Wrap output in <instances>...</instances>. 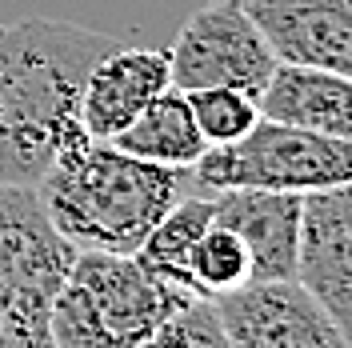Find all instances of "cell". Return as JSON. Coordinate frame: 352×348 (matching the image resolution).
<instances>
[{"label":"cell","instance_id":"11","mask_svg":"<svg viewBox=\"0 0 352 348\" xmlns=\"http://www.w3.org/2000/svg\"><path fill=\"white\" fill-rule=\"evenodd\" d=\"M305 193L280 188H224L212 193L217 220L228 224L252 252V276H296Z\"/></svg>","mask_w":352,"mask_h":348},{"label":"cell","instance_id":"16","mask_svg":"<svg viewBox=\"0 0 352 348\" xmlns=\"http://www.w3.org/2000/svg\"><path fill=\"white\" fill-rule=\"evenodd\" d=\"M188 105L208 144H236L261 124V96L244 88H192Z\"/></svg>","mask_w":352,"mask_h":348},{"label":"cell","instance_id":"4","mask_svg":"<svg viewBox=\"0 0 352 348\" xmlns=\"http://www.w3.org/2000/svg\"><path fill=\"white\" fill-rule=\"evenodd\" d=\"M352 180V140L312 129L280 124L261 116V124L236 144H208L192 164L200 193L224 188H280L316 193Z\"/></svg>","mask_w":352,"mask_h":348},{"label":"cell","instance_id":"17","mask_svg":"<svg viewBox=\"0 0 352 348\" xmlns=\"http://www.w3.org/2000/svg\"><path fill=\"white\" fill-rule=\"evenodd\" d=\"M156 348H212V345H228L224 325L212 296L200 292H184L173 305V312L164 316V325L156 328L153 336Z\"/></svg>","mask_w":352,"mask_h":348},{"label":"cell","instance_id":"15","mask_svg":"<svg viewBox=\"0 0 352 348\" xmlns=\"http://www.w3.org/2000/svg\"><path fill=\"white\" fill-rule=\"evenodd\" d=\"M252 281V252L228 224L212 220L192 248V288L200 296H224Z\"/></svg>","mask_w":352,"mask_h":348},{"label":"cell","instance_id":"2","mask_svg":"<svg viewBox=\"0 0 352 348\" xmlns=\"http://www.w3.org/2000/svg\"><path fill=\"white\" fill-rule=\"evenodd\" d=\"M184 184H192V168L132 156L112 140H88L36 188L56 228L76 248L140 252L156 220L184 196Z\"/></svg>","mask_w":352,"mask_h":348},{"label":"cell","instance_id":"6","mask_svg":"<svg viewBox=\"0 0 352 348\" xmlns=\"http://www.w3.org/2000/svg\"><path fill=\"white\" fill-rule=\"evenodd\" d=\"M80 248L56 228L36 184L0 180V288L52 308Z\"/></svg>","mask_w":352,"mask_h":348},{"label":"cell","instance_id":"3","mask_svg":"<svg viewBox=\"0 0 352 348\" xmlns=\"http://www.w3.org/2000/svg\"><path fill=\"white\" fill-rule=\"evenodd\" d=\"M188 288L160 281L136 252H92L68 272L52 301L56 348H136L153 345L156 328Z\"/></svg>","mask_w":352,"mask_h":348},{"label":"cell","instance_id":"18","mask_svg":"<svg viewBox=\"0 0 352 348\" xmlns=\"http://www.w3.org/2000/svg\"><path fill=\"white\" fill-rule=\"evenodd\" d=\"M0 348H12V336H8V292L0 288Z\"/></svg>","mask_w":352,"mask_h":348},{"label":"cell","instance_id":"1","mask_svg":"<svg viewBox=\"0 0 352 348\" xmlns=\"http://www.w3.org/2000/svg\"><path fill=\"white\" fill-rule=\"evenodd\" d=\"M120 44L72 21L0 24V180L41 184L92 140L80 116L85 80Z\"/></svg>","mask_w":352,"mask_h":348},{"label":"cell","instance_id":"8","mask_svg":"<svg viewBox=\"0 0 352 348\" xmlns=\"http://www.w3.org/2000/svg\"><path fill=\"white\" fill-rule=\"evenodd\" d=\"M296 281L316 296L352 345V180L305 193Z\"/></svg>","mask_w":352,"mask_h":348},{"label":"cell","instance_id":"14","mask_svg":"<svg viewBox=\"0 0 352 348\" xmlns=\"http://www.w3.org/2000/svg\"><path fill=\"white\" fill-rule=\"evenodd\" d=\"M217 220V204L212 193H197V196H180L164 217L156 220V228L148 232V240L140 244V261L153 268L160 281L176 284V288H192V248H197L200 232Z\"/></svg>","mask_w":352,"mask_h":348},{"label":"cell","instance_id":"7","mask_svg":"<svg viewBox=\"0 0 352 348\" xmlns=\"http://www.w3.org/2000/svg\"><path fill=\"white\" fill-rule=\"evenodd\" d=\"M228 345L236 348H344L349 336L332 325L296 276H252L217 296Z\"/></svg>","mask_w":352,"mask_h":348},{"label":"cell","instance_id":"12","mask_svg":"<svg viewBox=\"0 0 352 348\" xmlns=\"http://www.w3.org/2000/svg\"><path fill=\"white\" fill-rule=\"evenodd\" d=\"M261 116L352 140V76L280 61L261 92Z\"/></svg>","mask_w":352,"mask_h":348},{"label":"cell","instance_id":"5","mask_svg":"<svg viewBox=\"0 0 352 348\" xmlns=\"http://www.w3.org/2000/svg\"><path fill=\"white\" fill-rule=\"evenodd\" d=\"M276 65L280 56L272 52L244 0H204L180 24L176 44L168 48L173 85L184 92L224 85L261 96Z\"/></svg>","mask_w":352,"mask_h":348},{"label":"cell","instance_id":"13","mask_svg":"<svg viewBox=\"0 0 352 348\" xmlns=\"http://www.w3.org/2000/svg\"><path fill=\"white\" fill-rule=\"evenodd\" d=\"M112 144L132 156L156 160V164H173V168H192L200 160V153L208 149V140L197 129L188 92L176 85L164 88L124 132H116Z\"/></svg>","mask_w":352,"mask_h":348},{"label":"cell","instance_id":"9","mask_svg":"<svg viewBox=\"0 0 352 348\" xmlns=\"http://www.w3.org/2000/svg\"><path fill=\"white\" fill-rule=\"evenodd\" d=\"M285 65L352 76V0H244Z\"/></svg>","mask_w":352,"mask_h":348},{"label":"cell","instance_id":"10","mask_svg":"<svg viewBox=\"0 0 352 348\" xmlns=\"http://www.w3.org/2000/svg\"><path fill=\"white\" fill-rule=\"evenodd\" d=\"M173 85V68L168 52L160 48H112L104 52L85 80L80 96V116L92 140H112L116 132H124L153 105L164 88Z\"/></svg>","mask_w":352,"mask_h":348}]
</instances>
